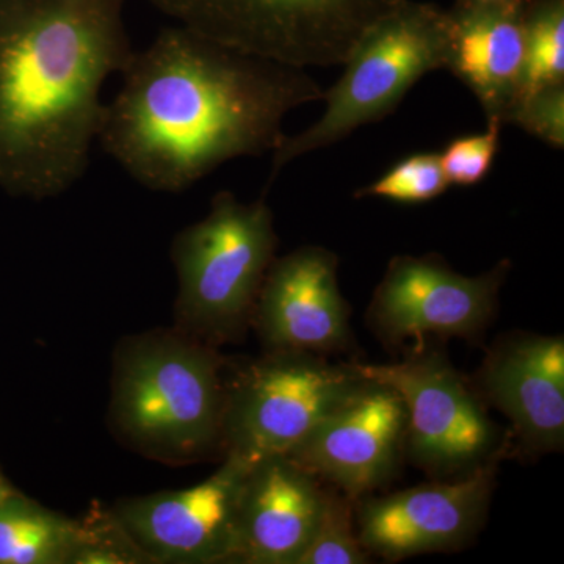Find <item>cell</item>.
I'll return each instance as SVG.
<instances>
[{
	"label": "cell",
	"instance_id": "7402d4cb",
	"mask_svg": "<svg viewBox=\"0 0 564 564\" xmlns=\"http://www.w3.org/2000/svg\"><path fill=\"white\" fill-rule=\"evenodd\" d=\"M502 128L497 122H488L485 132L458 137L440 152L451 185L470 187L486 180L499 154Z\"/></svg>",
	"mask_w": 564,
	"mask_h": 564
},
{
	"label": "cell",
	"instance_id": "5b68a950",
	"mask_svg": "<svg viewBox=\"0 0 564 564\" xmlns=\"http://www.w3.org/2000/svg\"><path fill=\"white\" fill-rule=\"evenodd\" d=\"M447 47V10L399 0L356 41L343 63V76L323 96L326 106L318 121L295 135L285 133L272 152L269 185L302 155L332 147L393 113L423 76L444 69Z\"/></svg>",
	"mask_w": 564,
	"mask_h": 564
},
{
	"label": "cell",
	"instance_id": "9c48e42d",
	"mask_svg": "<svg viewBox=\"0 0 564 564\" xmlns=\"http://www.w3.org/2000/svg\"><path fill=\"white\" fill-rule=\"evenodd\" d=\"M251 466L226 455L202 484L128 497L110 511L148 563H237L240 496Z\"/></svg>",
	"mask_w": 564,
	"mask_h": 564
},
{
	"label": "cell",
	"instance_id": "7a4b0ae2",
	"mask_svg": "<svg viewBox=\"0 0 564 564\" xmlns=\"http://www.w3.org/2000/svg\"><path fill=\"white\" fill-rule=\"evenodd\" d=\"M128 0H0V191L44 202L87 173L101 93L131 61Z\"/></svg>",
	"mask_w": 564,
	"mask_h": 564
},
{
	"label": "cell",
	"instance_id": "ffe728a7",
	"mask_svg": "<svg viewBox=\"0 0 564 564\" xmlns=\"http://www.w3.org/2000/svg\"><path fill=\"white\" fill-rule=\"evenodd\" d=\"M451 187L440 152H417L397 162L380 180L355 193L356 198H384L422 204L440 198Z\"/></svg>",
	"mask_w": 564,
	"mask_h": 564
},
{
	"label": "cell",
	"instance_id": "4fadbf2b",
	"mask_svg": "<svg viewBox=\"0 0 564 564\" xmlns=\"http://www.w3.org/2000/svg\"><path fill=\"white\" fill-rule=\"evenodd\" d=\"M486 463L452 484H429L369 500L359 513V538L369 554L389 560L445 551L477 532L494 489Z\"/></svg>",
	"mask_w": 564,
	"mask_h": 564
},
{
	"label": "cell",
	"instance_id": "5bb4252c",
	"mask_svg": "<svg viewBox=\"0 0 564 564\" xmlns=\"http://www.w3.org/2000/svg\"><path fill=\"white\" fill-rule=\"evenodd\" d=\"M326 496L321 478L291 456L252 464L240 496L237 563H299Z\"/></svg>",
	"mask_w": 564,
	"mask_h": 564
},
{
	"label": "cell",
	"instance_id": "30bf717a",
	"mask_svg": "<svg viewBox=\"0 0 564 564\" xmlns=\"http://www.w3.org/2000/svg\"><path fill=\"white\" fill-rule=\"evenodd\" d=\"M510 269L503 259L489 272L464 276L440 256H393L370 302L369 322L392 344L473 337L491 322Z\"/></svg>",
	"mask_w": 564,
	"mask_h": 564
},
{
	"label": "cell",
	"instance_id": "7c38bea8",
	"mask_svg": "<svg viewBox=\"0 0 564 564\" xmlns=\"http://www.w3.org/2000/svg\"><path fill=\"white\" fill-rule=\"evenodd\" d=\"M337 269V256L315 245L274 259L251 318L270 351L321 355L345 348L351 337L350 310Z\"/></svg>",
	"mask_w": 564,
	"mask_h": 564
},
{
	"label": "cell",
	"instance_id": "44dd1931",
	"mask_svg": "<svg viewBox=\"0 0 564 564\" xmlns=\"http://www.w3.org/2000/svg\"><path fill=\"white\" fill-rule=\"evenodd\" d=\"M80 522L79 543L70 554L68 564L148 563L110 510L106 513H93Z\"/></svg>",
	"mask_w": 564,
	"mask_h": 564
},
{
	"label": "cell",
	"instance_id": "603a6c76",
	"mask_svg": "<svg viewBox=\"0 0 564 564\" xmlns=\"http://www.w3.org/2000/svg\"><path fill=\"white\" fill-rule=\"evenodd\" d=\"M507 124L518 126L549 147L563 150L564 85L541 88L519 99Z\"/></svg>",
	"mask_w": 564,
	"mask_h": 564
},
{
	"label": "cell",
	"instance_id": "ba28073f",
	"mask_svg": "<svg viewBox=\"0 0 564 564\" xmlns=\"http://www.w3.org/2000/svg\"><path fill=\"white\" fill-rule=\"evenodd\" d=\"M350 367L364 380L388 384L406 408L404 451L436 475L477 469L491 458L499 433L469 386L436 352L402 362Z\"/></svg>",
	"mask_w": 564,
	"mask_h": 564
},
{
	"label": "cell",
	"instance_id": "8992f818",
	"mask_svg": "<svg viewBox=\"0 0 564 564\" xmlns=\"http://www.w3.org/2000/svg\"><path fill=\"white\" fill-rule=\"evenodd\" d=\"M177 25L296 68L339 66L399 0H150Z\"/></svg>",
	"mask_w": 564,
	"mask_h": 564
},
{
	"label": "cell",
	"instance_id": "2e32d148",
	"mask_svg": "<svg viewBox=\"0 0 564 564\" xmlns=\"http://www.w3.org/2000/svg\"><path fill=\"white\" fill-rule=\"evenodd\" d=\"M529 3V2H527ZM525 6L459 7L448 13L444 69L474 93L486 121L507 124L521 98L525 65Z\"/></svg>",
	"mask_w": 564,
	"mask_h": 564
},
{
	"label": "cell",
	"instance_id": "ac0fdd59",
	"mask_svg": "<svg viewBox=\"0 0 564 564\" xmlns=\"http://www.w3.org/2000/svg\"><path fill=\"white\" fill-rule=\"evenodd\" d=\"M524 28L521 98L541 88L564 85V0H529Z\"/></svg>",
	"mask_w": 564,
	"mask_h": 564
},
{
	"label": "cell",
	"instance_id": "6da1fadb",
	"mask_svg": "<svg viewBox=\"0 0 564 564\" xmlns=\"http://www.w3.org/2000/svg\"><path fill=\"white\" fill-rule=\"evenodd\" d=\"M121 79L98 143L137 184L161 193L187 191L234 159L272 154L285 117L325 96L303 68L182 25L133 51Z\"/></svg>",
	"mask_w": 564,
	"mask_h": 564
},
{
	"label": "cell",
	"instance_id": "8fae6325",
	"mask_svg": "<svg viewBox=\"0 0 564 564\" xmlns=\"http://www.w3.org/2000/svg\"><path fill=\"white\" fill-rule=\"evenodd\" d=\"M406 408L388 384L366 380L289 454L350 499L380 488L404 451Z\"/></svg>",
	"mask_w": 564,
	"mask_h": 564
},
{
	"label": "cell",
	"instance_id": "9a60e30c",
	"mask_svg": "<svg viewBox=\"0 0 564 564\" xmlns=\"http://www.w3.org/2000/svg\"><path fill=\"white\" fill-rule=\"evenodd\" d=\"M485 395L532 451L564 443V343L562 336H525L494 348L480 372Z\"/></svg>",
	"mask_w": 564,
	"mask_h": 564
},
{
	"label": "cell",
	"instance_id": "d4e9b609",
	"mask_svg": "<svg viewBox=\"0 0 564 564\" xmlns=\"http://www.w3.org/2000/svg\"><path fill=\"white\" fill-rule=\"evenodd\" d=\"M13 492H17V489H14L13 486H11L9 481L3 478V475L0 474V502L6 500L7 497H10Z\"/></svg>",
	"mask_w": 564,
	"mask_h": 564
},
{
	"label": "cell",
	"instance_id": "277c9868",
	"mask_svg": "<svg viewBox=\"0 0 564 564\" xmlns=\"http://www.w3.org/2000/svg\"><path fill=\"white\" fill-rule=\"evenodd\" d=\"M276 247L265 193L251 203L217 193L209 214L177 232L172 243L176 328L209 345L243 333Z\"/></svg>",
	"mask_w": 564,
	"mask_h": 564
},
{
	"label": "cell",
	"instance_id": "52a82bcc",
	"mask_svg": "<svg viewBox=\"0 0 564 564\" xmlns=\"http://www.w3.org/2000/svg\"><path fill=\"white\" fill-rule=\"evenodd\" d=\"M366 380L315 352L270 351L226 381L221 447L254 464L289 455Z\"/></svg>",
	"mask_w": 564,
	"mask_h": 564
},
{
	"label": "cell",
	"instance_id": "e0dca14e",
	"mask_svg": "<svg viewBox=\"0 0 564 564\" xmlns=\"http://www.w3.org/2000/svg\"><path fill=\"white\" fill-rule=\"evenodd\" d=\"M82 522L13 492L0 502V564H68Z\"/></svg>",
	"mask_w": 564,
	"mask_h": 564
},
{
	"label": "cell",
	"instance_id": "cb8c5ba5",
	"mask_svg": "<svg viewBox=\"0 0 564 564\" xmlns=\"http://www.w3.org/2000/svg\"><path fill=\"white\" fill-rule=\"evenodd\" d=\"M529 0H456L459 7H518L525 6Z\"/></svg>",
	"mask_w": 564,
	"mask_h": 564
},
{
	"label": "cell",
	"instance_id": "d6986e66",
	"mask_svg": "<svg viewBox=\"0 0 564 564\" xmlns=\"http://www.w3.org/2000/svg\"><path fill=\"white\" fill-rule=\"evenodd\" d=\"M350 497L328 491L310 543L296 564H364L370 554L352 522Z\"/></svg>",
	"mask_w": 564,
	"mask_h": 564
},
{
	"label": "cell",
	"instance_id": "3957f363",
	"mask_svg": "<svg viewBox=\"0 0 564 564\" xmlns=\"http://www.w3.org/2000/svg\"><path fill=\"white\" fill-rule=\"evenodd\" d=\"M225 395L214 345L181 329L133 334L115 348L111 426L147 458L193 463L221 445Z\"/></svg>",
	"mask_w": 564,
	"mask_h": 564
}]
</instances>
